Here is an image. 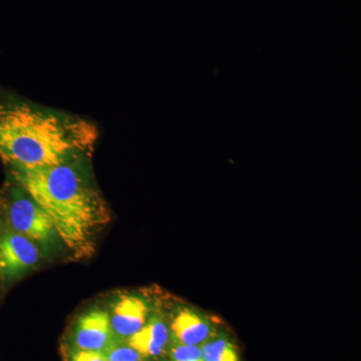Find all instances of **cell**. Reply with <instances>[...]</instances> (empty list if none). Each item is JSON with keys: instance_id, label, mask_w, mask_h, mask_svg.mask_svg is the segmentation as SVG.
<instances>
[{"instance_id": "cell-1", "label": "cell", "mask_w": 361, "mask_h": 361, "mask_svg": "<svg viewBox=\"0 0 361 361\" xmlns=\"http://www.w3.org/2000/svg\"><path fill=\"white\" fill-rule=\"evenodd\" d=\"M99 129L94 123L0 92V158L11 169L59 165L90 157Z\"/></svg>"}, {"instance_id": "cell-2", "label": "cell", "mask_w": 361, "mask_h": 361, "mask_svg": "<svg viewBox=\"0 0 361 361\" xmlns=\"http://www.w3.org/2000/svg\"><path fill=\"white\" fill-rule=\"evenodd\" d=\"M89 158L35 170L11 169L14 182L47 214L56 236L75 257L92 254L94 236L111 218L85 165Z\"/></svg>"}, {"instance_id": "cell-3", "label": "cell", "mask_w": 361, "mask_h": 361, "mask_svg": "<svg viewBox=\"0 0 361 361\" xmlns=\"http://www.w3.org/2000/svg\"><path fill=\"white\" fill-rule=\"evenodd\" d=\"M4 200L7 218L14 232L39 243H47L56 236L47 214L14 180Z\"/></svg>"}, {"instance_id": "cell-4", "label": "cell", "mask_w": 361, "mask_h": 361, "mask_svg": "<svg viewBox=\"0 0 361 361\" xmlns=\"http://www.w3.org/2000/svg\"><path fill=\"white\" fill-rule=\"evenodd\" d=\"M73 346L82 350L106 355L118 344V337L111 329L110 313L102 310H90L78 318L71 336Z\"/></svg>"}, {"instance_id": "cell-5", "label": "cell", "mask_w": 361, "mask_h": 361, "mask_svg": "<svg viewBox=\"0 0 361 361\" xmlns=\"http://www.w3.org/2000/svg\"><path fill=\"white\" fill-rule=\"evenodd\" d=\"M39 252L32 240L16 232H6L0 239V273L18 277L37 264Z\"/></svg>"}, {"instance_id": "cell-6", "label": "cell", "mask_w": 361, "mask_h": 361, "mask_svg": "<svg viewBox=\"0 0 361 361\" xmlns=\"http://www.w3.org/2000/svg\"><path fill=\"white\" fill-rule=\"evenodd\" d=\"M171 342L201 346L217 334L215 324L205 315L190 308H180L169 324Z\"/></svg>"}, {"instance_id": "cell-7", "label": "cell", "mask_w": 361, "mask_h": 361, "mask_svg": "<svg viewBox=\"0 0 361 361\" xmlns=\"http://www.w3.org/2000/svg\"><path fill=\"white\" fill-rule=\"evenodd\" d=\"M149 312L148 305L141 297H118L110 313L111 329L118 341L126 342L142 329L149 320Z\"/></svg>"}, {"instance_id": "cell-8", "label": "cell", "mask_w": 361, "mask_h": 361, "mask_svg": "<svg viewBox=\"0 0 361 361\" xmlns=\"http://www.w3.org/2000/svg\"><path fill=\"white\" fill-rule=\"evenodd\" d=\"M126 343L137 350L145 360H158L167 353L170 346L169 324L158 316H152L142 329L130 337Z\"/></svg>"}, {"instance_id": "cell-9", "label": "cell", "mask_w": 361, "mask_h": 361, "mask_svg": "<svg viewBox=\"0 0 361 361\" xmlns=\"http://www.w3.org/2000/svg\"><path fill=\"white\" fill-rule=\"evenodd\" d=\"M201 350L204 361H240L236 345L221 332L202 344Z\"/></svg>"}, {"instance_id": "cell-10", "label": "cell", "mask_w": 361, "mask_h": 361, "mask_svg": "<svg viewBox=\"0 0 361 361\" xmlns=\"http://www.w3.org/2000/svg\"><path fill=\"white\" fill-rule=\"evenodd\" d=\"M167 355L170 361H204L201 346L185 345L171 342Z\"/></svg>"}, {"instance_id": "cell-11", "label": "cell", "mask_w": 361, "mask_h": 361, "mask_svg": "<svg viewBox=\"0 0 361 361\" xmlns=\"http://www.w3.org/2000/svg\"><path fill=\"white\" fill-rule=\"evenodd\" d=\"M108 361H148L126 342H118L106 353Z\"/></svg>"}, {"instance_id": "cell-12", "label": "cell", "mask_w": 361, "mask_h": 361, "mask_svg": "<svg viewBox=\"0 0 361 361\" xmlns=\"http://www.w3.org/2000/svg\"><path fill=\"white\" fill-rule=\"evenodd\" d=\"M66 361H108V360L104 353L71 348L66 355Z\"/></svg>"}, {"instance_id": "cell-13", "label": "cell", "mask_w": 361, "mask_h": 361, "mask_svg": "<svg viewBox=\"0 0 361 361\" xmlns=\"http://www.w3.org/2000/svg\"><path fill=\"white\" fill-rule=\"evenodd\" d=\"M163 361H170V360H163Z\"/></svg>"}]
</instances>
